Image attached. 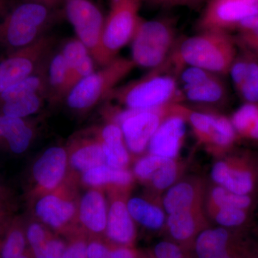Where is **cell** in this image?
I'll return each instance as SVG.
<instances>
[{"label": "cell", "instance_id": "cell-1", "mask_svg": "<svg viewBox=\"0 0 258 258\" xmlns=\"http://www.w3.org/2000/svg\"><path fill=\"white\" fill-rule=\"evenodd\" d=\"M54 10L32 0H4L0 8V58L45 37L55 18Z\"/></svg>", "mask_w": 258, "mask_h": 258}, {"label": "cell", "instance_id": "cell-2", "mask_svg": "<svg viewBox=\"0 0 258 258\" xmlns=\"http://www.w3.org/2000/svg\"><path fill=\"white\" fill-rule=\"evenodd\" d=\"M237 45L229 32L204 30L179 40L167 62L177 76L186 66L225 76L237 57Z\"/></svg>", "mask_w": 258, "mask_h": 258}, {"label": "cell", "instance_id": "cell-3", "mask_svg": "<svg viewBox=\"0 0 258 258\" xmlns=\"http://www.w3.org/2000/svg\"><path fill=\"white\" fill-rule=\"evenodd\" d=\"M106 99L114 100L126 109L149 110L179 103L184 98L177 76L166 63L137 81L115 88Z\"/></svg>", "mask_w": 258, "mask_h": 258}, {"label": "cell", "instance_id": "cell-4", "mask_svg": "<svg viewBox=\"0 0 258 258\" xmlns=\"http://www.w3.org/2000/svg\"><path fill=\"white\" fill-rule=\"evenodd\" d=\"M175 25L171 19L141 18L132 41V60L136 66L154 70L166 63L177 45Z\"/></svg>", "mask_w": 258, "mask_h": 258}, {"label": "cell", "instance_id": "cell-5", "mask_svg": "<svg viewBox=\"0 0 258 258\" xmlns=\"http://www.w3.org/2000/svg\"><path fill=\"white\" fill-rule=\"evenodd\" d=\"M135 67L132 58L117 57L76 83L64 98L66 104L75 111L91 109L106 99L120 81Z\"/></svg>", "mask_w": 258, "mask_h": 258}, {"label": "cell", "instance_id": "cell-6", "mask_svg": "<svg viewBox=\"0 0 258 258\" xmlns=\"http://www.w3.org/2000/svg\"><path fill=\"white\" fill-rule=\"evenodd\" d=\"M142 0H111L105 18L101 41V67L116 58L119 51L131 42L141 18Z\"/></svg>", "mask_w": 258, "mask_h": 258}, {"label": "cell", "instance_id": "cell-7", "mask_svg": "<svg viewBox=\"0 0 258 258\" xmlns=\"http://www.w3.org/2000/svg\"><path fill=\"white\" fill-rule=\"evenodd\" d=\"M64 13L77 38L101 67V41L105 18L91 0H64Z\"/></svg>", "mask_w": 258, "mask_h": 258}, {"label": "cell", "instance_id": "cell-8", "mask_svg": "<svg viewBox=\"0 0 258 258\" xmlns=\"http://www.w3.org/2000/svg\"><path fill=\"white\" fill-rule=\"evenodd\" d=\"M53 46L54 39L45 35L30 46L0 58V94L40 69L50 58Z\"/></svg>", "mask_w": 258, "mask_h": 258}, {"label": "cell", "instance_id": "cell-9", "mask_svg": "<svg viewBox=\"0 0 258 258\" xmlns=\"http://www.w3.org/2000/svg\"><path fill=\"white\" fill-rule=\"evenodd\" d=\"M179 103L149 110L125 109L113 117L114 123L121 125L123 138L132 152H143L162 123V116Z\"/></svg>", "mask_w": 258, "mask_h": 258}, {"label": "cell", "instance_id": "cell-10", "mask_svg": "<svg viewBox=\"0 0 258 258\" xmlns=\"http://www.w3.org/2000/svg\"><path fill=\"white\" fill-rule=\"evenodd\" d=\"M258 13V0H207L197 23L199 31L235 30L244 19Z\"/></svg>", "mask_w": 258, "mask_h": 258}, {"label": "cell", "instance_id": "cell-11", "mask_svg": "<svg viewBox=\"0 0 258 258\" xmlns=\"http://www.w3.org/2000/svg\"><path fill=\"white\" fill-rule=\"evenodd\" d=\"M186 130L185 120L181 115L168 117L159 125L149 144L152 155L171 158L176 157Z\"/></svg>", "mask_w": 258, "mask_h": 258}, {"label": "cell", "instance_id": "cell-12", "mask_svg": "<svg viewBox=\"0 0 258 258\" xmlns=\"http://www.w3.org/2000/svg\"><path fill=\"white\" fill-rule=\"evenodd\" d=\"M66 164L67 154L63 148H49L34 164L32 174L42 187L53 189L63 178Z\"/></svg>", "mask_w": 258, "mask_h": 258}, {"label": "cell", "instance_id": "cell-13", "mask_svg": "<svg viewBox=\"0 0 258 258\" xmlns=\"http://www.w3.org/2000/svg\"><path fill=\"white\" fill-rule=\"evenodd\" d=\"M60 52L69 69L70 91L78 81L94 72L96 62L89 51L78 38L66 40Z\"/></svg>", "mask_w": 258, "mask_h": 258}, {"label": "cell", "instance_id": "cell-14", "mask_svg": "<svg viewBox=\"0 0 258 258\" xmlns=\"http://www.w3.org/2000/svg\"><path fill=\"white\" fill-rule=\"evenodd\" d=\"M34 137L31 125L25 118L0 114V144L15 154L27 151Z\"/></svg>", "mask_w": 258, "mask_h": 258}, {"label": "cell", "instance_id": "cell-15", "mask_svg": "<svg viewBox=\"0 0 258 258\" xmlns=\"http://www.w3.org/2000/svg\"><path fill=\"white\" fill-rule=\"evenodd\" d=\"M183 98L195 103L214 104L223 101L227 97V89L221 76L210 73L195 84L180 88Z\"/></svg>", "mask_w": 258, "mask_h": 258}, {"label": "cell", "instance_id": "cell-16", "mask_svg": "<svg viewBox=\"0 0 258 258\" xmlns=\"http://www.w3.org/2000/svg\"><path fill=\"white\" fill-rule=\"evenodd\" d=\"M106 233L110 240L126 245L135 237V228L132 216L124 203L115 202L111 205L107 217Z\"/></svg>", "mask_w": 258, "mask_h": 258}, {"label": "cell", "instance_id": "cell-17", "mask_svg": "<svg viewBox=\"0 0 258 258\" xmlns=\"http://www.w3.org/2000/svg\"><path fill=\"white\" fill-rule=\"evenodd\" d=\"M69 69L60 50L52 52L47 70V99L52 103L66 98L69 92Z\"/></svg>", "mask_w": 258, "mask_h": 258}, {"label": "cell", "instance_id": "cell-18", "mask_svg": "<svg viewBox=\"0 0 258 258\" xmlns=\"http://www.w3.org/2000/svg\"><path fill=\"white\" fill-rule=\"evenodd\" d=\"M74 204L53 195L44 197L35 207L37 216L53 228H60L74 216Z\"/></svg>", "mask_w": 258, "mask_h": 258}, {"label": "cell", "instance_id": "cell-19", "mask_svg": "<svg viewBox=\"0 0 258 258\" xmlns=\"http://www.w3.org/2000/svg\"><path fill=\"white\" fill-rule=\"evenodd\" d=\"M101 144L107 165L122 169L128 161V154L123 144L121 128L116 123H109L101 132Z\"/></svg>", "mask_w": 258, "mask_h": 258}, {"label": "cell", "instance_id": "cell-20", "mask_svg": "<svg viewBox=\"0 0 258 258\" xmlns=\"http://www.w3.org/2000/svg\"><path fill=\"white\" fill-rule=\"evenodd\" d=\"M106 203L101 193L90 191L83 196L80 206V218L88 230L98 233L106 230Z\"/></svg>", "mask_w": 258, "mask_h": 258}, {"label": "cell", "instance_id": "cell-21", "mask_svg": "<svg viewBox=\"0 0 258 258\" xmlns=\"http://www.w3.org/2000/svg\"><path fill=\"white\" fill-rule=\"evenodd\" d=\"M214 181L231 192L247 195L253 187V180L248 171L231 169L224 162H218L212 171Z\"/></svg>", "mask_w": 258, "mask_h": 258}, {"label": "cell", "instance_id": "cell-22", "mask_svg": "<svg viewBox=\"0 0 258 258\" xmlns=\"http://www.w3.org/2000/svg\"><path fill=\"white\" fill-rule=\"evenodd\" d=\"M48 60L35 73L3 91L0 94V104L30 96L34 93H44L47 96Z\"/></svg>", "mask_w": 258, "mask_h": 258}, {"label": "cell", "instance_id": "cell-23", "mask_svg": "<svg viewBox=\"0 0 258 258\" xmlns=\"http://www.w3.org/2000/svg\"><path fill=\"white\" fill-rule=\"evenodd\" d=\"M228 242V232L224 229L204 231L195 243L198 258H232L227 251Z\"/></svg>", "mask_w": 258, "mask_h": 258}, {"label": "cell", "instance_id": "cell-24", "mask_svg": "<svg viewBox=\"0 0 258 258\" xmlns=\"http://www.w3.org/2000/svg\"><path fill=\"white\" fill-rule=\"evenodd\" d=\"M127 208L131 216L147 228L157 230L164 224V215L160 209L142 199L129 200Z\"/></svg>", "mask_w": 258, "mask_h": 258}, {"label": "cell", "instance_id": "cell-25", "mask_svg": "<svg viewBox=\"0 0 258 258\" xmlns=\"http://www.w3.org/2000/svg\"><path fill=\"white\" fill-rule=\"evenodd\" d=\"M47 96L44 93H34L14 101L0 104V114L13 118H25L41 108Z\"/></svg>", "mask_w": 258, "mask_h": 258}, {"label": "cell", "instance_id": "cell-26", "mask_svg": "<svg viewBox=\"0 0 258 258\" xmlns=\"http://www.w3.org/2000/svg\"><path fill=\"white\" fill-rule=\"evenodd\" d=\"M83 179L86 184L91 186H100L109 183L125 185L132 181V175L123 169L101 165L86 171Z\"/></svg>", "mask_w": 258, "mask_h": 258}, {"label": "cell", "instance_id": "cell-27", "mask_svg": "<svg viewBox=\"0 0 258 258\" xmlns=\"http://www.w3.org/2000/svg\"><path fill=\"white\" fill-rule=\"evenodd\" d=\"M106 162L101 144H85L76 149L71 158V165L79 171H87Z\"/></svg>", "mask_w": 258, "mask_h": 258}, {"label": "cell", "instance_id": "cell-28", "mask_svg": "<svg viewBox=\"0 0 258 258\" xmlns=\"http://www.w3.org/2000/svg\"><path fill=\"white\" fill-rule=\"evenodd\" d=\"M193 199L194 190L191 185L180 183L166 193L164 200V208L169 214L188 210Z\"/></svg>", "mask_w": 258, "mask_h": 258}, {"label": "cell", "instance_id": "cell-29", "mask_svg": "<svg viewBox=\"0 0 258 258\" xmlns=\"http://www.w3.org/2000/svg\"><path fill=\"white\" fill-rule=\"evenodd\" d=\"M246 51L248 55L247 73L237 93L246 103H258V56Z\"/></svg>", "mask_w": 258, "mask_h": 258}, {"label": "cell", "instance_id": "cell-30", "mask_svg": "<svg viewBox=\"0 0 258 258\" xmlns=\"http://www.w3.org/2000/svg\"><path fill=\"white\" fill-rule=\"evenodd\" d=\"M168 226L171 235L178 241L189 240L195 230V220L188 210L170 214Z\"/></svg>", "mask_w": 258, "mask_h": 258}, {"label": "cell", "instance_id": "cell-31", "mask_svg": "<svg viewBox=\"0 0 258 258\" xmlns=\"http://www.w3.org/2000/svg\"><path fill=\"white\" fill-rule=\"evenodd\" d=\"M235 138L232 122L222 115L212 114V128L208 141L220 147L230 145Z\"/></svg>", "mask_w": 258, "mask_h": 258}, {"label": "cell", "instance_id": "cell-32", "mask_svg": "<svg viewBox=\"0 0 258 258\" xmlns=\"http://www.w3.org/2000/svg\"><path fill=\"white\" fill-rule=\"evenodd\" d=\"M26 235L20 228L12 229L1 248L2 258H15L26 252Z\"/></svg>", "mask_w": 258, "mask_h": 258}, {"label": "cell", "instance_id": "cell-33", "mask_svg": "<svg viewBox=\"0 0 258 258\" xmlns=\"http://www.w3.org/2000/svg\"><path fill=\"white\" fill-rule=\"evenodd\" d=\"M214 201L220 208L232 207L242 209L248 208L251 200L247 195H238L231 192L222 186L215 188L212 191Z\"/></svg>", "mask_w": 258, "mask_h": 258}, {"label": "cell", "instance_id": "cell-34", "mask_svg": "<svg viewBox=\"0 0 258 258\" xmlns=\"http://www.w3.org/2000/svg\"><path fill=\"white\" fill-rule=\"evenodd\" d=\"M257 118L258 103H246L234 113L231 122L235 131L244 134Z\"/></svg>", "mask_w": 258, "mask_h": 258}, {"label": "cell", "instance_id": "cell-35", "mask_svg": "<svg viewBox=\"0 0 258 258\" xmlns=\"http://www.w3.org/2000/svg\"><path fill=\"white\" fill-rule=\"evenodd\" d=\"M26 237L31 247L34 257L40 258L43 252L44 247L49 239L47 238L46 232L38 224L32 223L28 227Z\"/></svg>", "mask_w": 258, "mask_h": 258}, {"label": "cell", "instance_id": "cell-36", "mask_svg": "<svg viewBox=\"0 0 258 258\" xmlns=\"http://www.w3.org/2000/svg\"><path fill=\"white\" fill-rule=\"evenodd\" d=\"M169 158L159 157L157 155L144 157L137 162L135 166V173L142 179L152 177L154 173L160 169L168 161Z\"/></svg>", "mask_w": 258, "mask_h": 258}, {"label": "cell", "instance_id": "cell-37", "mask_svg": "<svg viewBox=\"0 0 258 258\" xmlns=\"http://www.w3.org/2000/svg\"><path fill=\"white\" fill-rule=\"evenodd\" d=\"M176 176L175 163L171 160V159H169L152 176L153 184L158 189H166L174 182Z\"/></svg>", "mask_w": 258, "mask_h": 258}, {"label": "cell", "instance_id": "cell-38", "mask_svg": "<svg viewBox=\"0 0 258 258\" xmlns=\"http://www.w3.org/2000/svg\"><path fill=\"white\" fill-rule=\"evenodd\" d=\"M245 217V213L242 209L224 207L220 208V212L217 215L216 220L222 226L235 227L243 223Z\"/></svg>", "mask_w": 258, "mask_h": 258}, {"label": "cell", "instance_id": "cell-39", "mask_svg": "<svg viewBox=\"0 0 258 258\" xmlns=\"http://www.w3.org/2000/svg\"><path fill=\"white\" fill-rule=\"evenodd\" d=\"M189 120L195 132L204 138L208 139L212 128V114L191 111L189 114Z\"/></svg>", "mask_w": 258, "mask_h": 258}, {"label": "cell", "instance_id": "cell-40", "mask_svg": "<svg viewBox=\"0 0 258 258\" xmlns=\"http://www.w3.org/2000/svg\"><path fill=\"white\" fill-rule=\"evenodd\" d=\"M207 0H142L153 7L161 8L186 7L189 8H198L206 3Z\"/></svg>", "mask_w": 258, "mask_h": 258}, {"label": "cell", "instance_id": "cell-41", "mask_svg": "<svg viewBox=\"0 0 258 258\" xmlns=\"http://www.w3.org/2000/svg\"><path fill=\"white\" fill-rule=\"evenodd\" d=\"M156 258H182V251L177 244L163 241L158 243L154 249Z\"/></svg>", "mask_w": 258, "mask_h": 258}, {"label": "cell", "instance_id": "cell-42", "mask_svg": "<svg viewBox=\"0 0 258 258\" xmlns=\"http://www.w3.org/2000/svg\"><path fill=\"white\" fill-rule=\"evenodd\" d=\"M235 40L237 45H240L243 50L258 56V29L252 32L239 33Z\"/></svg>", "mask_w": 258, "mask_h": 258}, {"label": "cell", "instance_id": "cell-43", "mask_svg": "<svg viewBox=\"0 0 258 258\" xmlns=\"http://www.w3.org/2000/svg\"><path fill=\"white\" fill-rule=\"evenodd\" d=\"M66 248L63 241L48 239L40 258H62Z\"/></svg>", "mask_w": 258, "mask_h": 258}, {"label": "cell", "instance_id": "cell-44", "mask_svg": "<svg viewBox=\"0 0 258 258\" xmlns=\"http://www.w3.org/2000/svg\"><path fill=\"white\" fill-rule=\"evenodd\" d=\"M86 247L84 241H76L66 248L62 258H88Z\"/></svg>", "mask_w": 258, "mask_h": 258}, {"label": "cell", "instance_id": "cell-45", "mask_svg": "<svg viewBox=\"0 0 258 258\" xmlns=\"http://www.w3.org/2000/svg\"><path fill=\"white\" fill-rule=\"evenodd\" d=\"M108 251L106 245L98 242H91L86 247L88 258H104Z\"/></svg>", "mask_w": 258, "mask_h": 258}, {"label": "cell", "instance_id": "cell-46", "mask_svg": "<svg viewBox=\"0 0 258 258\" xmlns=\"http://www.w3.org/2000/svg\"><path fill=\"white\" fill-rule=\"evenodd\" d=\"M104 258H137V255L133 249L128 247H119L109 249Z\"/></svg>", "mask_w": 258, "mask_h": 258}, {"label": "cell", "instance_id": "cell-47", "mask_svg": "<svg viewBox=\"0 0 258 258\" xmlns=\"http://www.w3.org/2000/svg\"><path fill=\"white\" fill-rule=\"evenodd\" d=\"M32 1L41 3V4L46 5L52 9H55L59 5L64 3V0H32Z\"/></svg>", "mask_w": 258, "mask_h": 258}, {"label": "cell", "instance_id": "cell-48", "mask_svg": "<svg viewBox=\"0 0 258 258\" xmlns=\"http://www.w3.org/2000/svg\"><path fill=\"white\" fill-rule=\"evenodd\" d=\"M247 133L249 134L251 138L258 140V118L252 123Z\"/></svg>", "mask_w": 258, "mask_h": 258}, {"label": "cell", "instance_id": "cell-49", "mask_svg": "<svg viewBox=\"0 0 258 258\" xmlns=\"http://www.w3.org/2000/svg\"><path fill=\"white\" fill-rule=\"evenodd\" d=\"M15 258H30V257L28 255V254L27 253L26 251L25 253H23V254H21V255L18 256V257Z\"/></svg>", "mask_w": 258, "mask_h": 258}, {"label": "cell", "instance_id": "cell-50", "mask_svg": "<svg viewBox=\"0 0 258 258\" xmlns=\"http://www.w3.org/2000/svg\"><path fill=\"white\" fill-rule=\"evenodd\" d=\"M3 1H4V0H0V8H1L2 5H3Z\"/></svg>", "mask_w": 258, "mask_h": 258}]
</instances>
